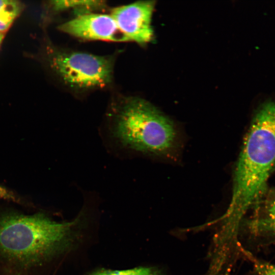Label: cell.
I'll return each mask as SVG.
<instances>
[{
	"label": "cell",
	"mask_w": 275,
	"mask_h": 275,
	"mask_svg": "<svg viewBox=\"0 0 275 275\" xmlns=\"http://www.w3.org/2000/svg\"><path fill=\"white\" fill-rule=\"evenodd\" d=\"M274 168L275 101H268L256 112L244 138L234 171L231 201L219 219L216 235L220 240L230 243L238 240L243 216L263 201Z\"/></svg>",
	"instance_id": "obj_1"
},
{
	"label": "cell",
	"mask_w": 275,
	"mask_h": 275,
	"mask_svg": "<svg viewBox=\"0 0 275 275\" xmlns=\"http://www.w3.org/2000/svg\"><path fill=\"white\" fill-rule=\"evenodd\" d=\"M22 9L23 5L19 1L0 0V33L8 31Z\"/></svg>",
	"instance_id": "obj_8"
},
{
	"label": "cell",
	"mask_w": 275,
	"mask_h": 275,
	"mask_svg": "<svg viewBox=\"0 0 275 275\" xmlns=\"http://www.w3.org/2000/svg\"><path fill=\"white\" fill-rule=\"evenodd\" d=\"M105 5L102 1H53L51 2L53 9L57 11L74 10H94Z\"/></svg>",
	"instance_id": "obj_9"
},
{
	"label": "cell",
	"mask_w": 275,
	"mask_h": 275,
	"mask_svg": "<svg viewBox=\"0 0 275 275\" xmlns=\"http://www.w3.org/2000/svg\"><path fill=\"white\" fill-rule=\"evenodd\" d=\"M252 260L254 275H275V264L255 258Z\"/></svg>",
	"instance_id": "obj_11"
},
{
	"label": "cell",
	"mask_w": 275,
	"mask_h": 275,
	"mask_svg": "<svg viewBox=\"0 0 275 275\" xmlns=\"http://www.w3.org/2000/svg\"><path fill=\"white\" fill-rule=\"evenodd\" d=\"M62 32L87 40L128 41L111 15L87 13L59 26Z\"/></svg>",
	"instance_id": "obj_6"
},
{
	"label": "cell",
	"mask_w": 275,
	"mask_h": 275,
	"mask_svg": "<svg viewBox=\"0 0 275 275\" xmlns=\"http://www.w3.org/2000/svg\"><path fill=\"white\" fill-rule=\"evenodd\" d=\"M4 37V34L0 33V46Z\"/></svg>",
	"instance_id": "obj_13"
},
{
	"label": "cell",
	"mask_w": 275,
	"mask_h": 275,
	"mask_svg": "<svg viewBox=\"0 0 275 275\" xmlns=\"http://www.w3.org/2000/svg\"><path fill=\"white\" fill-rule=\"evenodd\" d=\"M0 199H3L20 205H29L24 199L10 189L0 185Z\"/></svg>",
	"instance_id": "obj_12"
},
{
	"label": "cell",
	"mask_w": 275,
	"mask_h": 275,
	"mask_svg": "<svg viewBox=\"0 0 275 275\" xmlns=\"http://www.w3.org/2000/svg\"><path fill=\"white\" fill-rule=\"evenodd\" d=\"M3 275H6V274H3Z\"/></svg>",
	"instance_id": "obj_14"
},
{
	"label": "cell",
	"mask_w": 275,
	"mask_h": 275,
	"mask_svg": "<svg viewBox=\"0 0 275 275\" xmlns=\"http://www.w3.org/2000/svg\"><path fill=\"white\" fill-rule=\"evenodd\" d=\"M88 275H162V273L155 267H138L125 270L101 269Z\"/></svg>",
	"instance_id": "obj_10"
},
{
	"label": "cell",
	"mask_w": 275,
	"mask_h": 275,
	"mask_svg": "<svg viewBox=\"0 0 275 275\" xmlns=\"http://www.w3.org/2000/svg\"><path fill=\"white\" fill-rule=\"evenodd\" d=\"M257 207L256 212L248 222L251 233L269 243L275 244V194Z\"/></svg>",
	"instance_id": "obj_7"
},
{
	"label": "cell",
	"mask_w": 275,
	"mask_h": 275,
	"mask_svg": "<svg viewBox=\"0 0 275 275\" xmlns=\"http://www.w3.org/2000/svg\"><path fill=\"white\" fill-rule=\"evenodd\" d=\"M49 61L63 82L77 90L103 88L112 80L113 61L109 57L78 51H56Z\"/></svg>",
	"instance_id": "obj_4"
},
{
	"label": "cell",
	"mask_w": 275,
	"mask_h": 275,
	"mask_svg": "<svg viewBox=\"0 0 275 275\" xmlns=\"http://www.w3.org/2000/svg\"><path fill=\"white\" fill-rule=\"evenodd\" d=\"M114 136L135 150L166 155L175 147L176 131L172 121L146 100L126 98L116 117Z\"/></svg>",
	"instance_id": "obj_3"
},
{
	"label": "cell",
	"mask_w": 275,
	"mask_h": 275,
	"mask_svg": "<svg viewBox=\"0 0 275 275\" xmlns=\"http://www.w3.org/2000/svg\"><path fill=\"white\" fill-rule=\"evenodd\" d=\"M154 6L153 1H139L115 8L110 15L128 41L146 44L153 36L151 18Z\"/></svg>",
	"instance_id": "obj_5"
},
{
	"label": "cell",
	"mask_w": 275,
	"mask_h": 275,
	"mask_svg": "<svg viewBox=\"0 0 275 275\" xmlns=\"http://www.w3.org/2000/svg\"><path fill=\"white\" fill-rule=\"evenodd\" d=\"M81 215L54 221L43 212H0V264L4 274L33 272L71 249L80 237Z\"/></svg>",
	"instance_id": "obj_2"
}]
</instances>
